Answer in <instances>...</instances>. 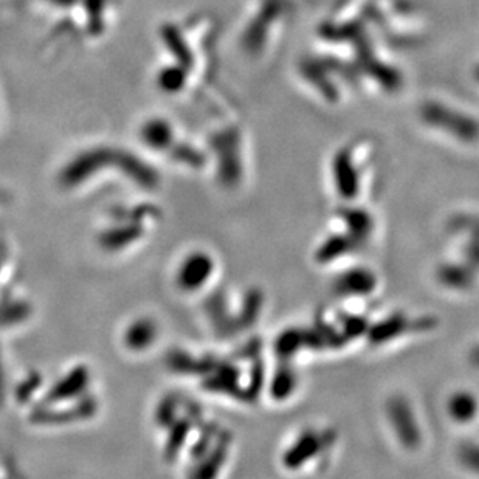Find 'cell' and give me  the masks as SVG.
Listing matches in <instances>:
<instances>
[{
  "instance_id": "obj_6",
  "label": "cell",
  "mask_w": 479,
  "mask_h": 479,
  "mask_svg": "<svg viewBox=\"0 0 479 479\" xmlns=\"http://www.w3.org/2000/svg\"><path fill=\"white\" fill-rule=\"evenodd\" d=\"M444 414L453 427L471 428L479 422V394L470 388H456L445 395Z\"/></svg>"
},
{
  "instance_id": "obj_7",
  "label": "cell",
  "mask_w": 479,
  "mask_h": 479,
  "mask_svg": "<svg viewBox=\"0 0 479 479\" xmlns=\"http://www.w3.org/2000/svg\"><path fill=\"white\" fill-rule=\"evenodd\" d=\"M362 247H364L363 244L352 237L349 233L340 228L337 231H331L329 235L321 239L317 251H315V260L321 266H331V264L343 262L348 257L354 256L357 251L362 250Z\"/></svg>"
},
{
  "instance_id": "obj_10",
  "label": "cell",
  "mask_w": 479,
  "mask_h": 479,
  "mask_svg": "<svg viewBox=\"0 0 479 479\" xmlns=\"http://www.w3.org/2000/svg\"><path fill=\"white\" fill-rule=\"evenodd\" d=\"M467 358H469L470 366L473 368V369H476V371H479V340L469 348Z\"/></svg>"
},
{
  "instance_id": "obj_2",
  "label": "cell",
  "mask_w": 479,
  "mask_h": 479,
  "mask_svg": "<svg viewBox=\"0 0 479 479\" xmlns=\"http://www.w3.org/2000/svg\"><path fill=\"white\" fill-rule=\"evenodd\" d=\"M335 442V431L331 428L309 427L298 434L287 450L286 465L290 469H304L307 464L324 462V459L332 455Z\"/></svg>"
},
{
  "instance_id": "obj_9",
  "label": "cell",
  "mask_w": 479,
  "mask_h": 479,
  "mask_svg": "<svg viewBox=\"0 0 479 479\" xmlns=\"http://www.w3.org/2000/svg\"><path fill=\"white\" fill-rule=\"evenodd\" d=\"M456 461L471 475H479V439L464 440L456 449Z\"/></svg>"
},
{
  "instance_id": "obj_8",
  "label": "cell",
  "mask_w": 479,
  "mask_h": 479,
  "mask_svg": "<svg viewBox=\"0 0 479 479\" xmlns=\"http://www.w3.org/2000/svg\"><path fill=\"white\" fill-rule=\"evenodd\" d=\"M478 273L479 270L462 257L461 262L456 260L439 264L436 275L438 282L444 289L451 290V292H469L476 286Z\"/></svg>"
},
{
  "instance_id": "obj_4",
  "label": "cell",
  "mask_w": 479,
  "mask_h": 479,
  "mask_svg": "<svg viewBox=\"0 0 479 479\" xmlns=\"http://www.w3.org/2000/svg\"><path fill=\"white\" fill-rule=\"evenodd\" d=\"M331 185L337 197L346 204H358L363 195V171L360 165L352 162L349 150H343L332 159L331 163Z\"/></svg>"
},
{
  "instance_id": "obj_3",
  "label": "cell",
  "mask_w": 479,
  "mask_h": 479,
  "mask_svg": "<svg viewBox=\"0 0 479 479\" xmlns=\"http://www.w3.org/2000/svg\"><path fill=\"white\" fill-rule=\"evenodd\" d=\"M380 287V280L371 267L349 266L340 270L332 282V292L343 301L373 298Z\"/></svg>"
},
{
  "instance_id": "obj_5",
  "label": "cell",
  "mask_w": 479,
  "mask_h": 479,
  "mask_svg": "<svg viewBox=\"0 0 479 479\" xmlns=\"http://www.w3.org/2000/svg\"><path fill=\"white\" fill-rule=\"evenodd\" d=\"M416 318L400 311L384 315L379 321H371L366 342L373 346H388L399 342L405 335L419 332L422 326H416Z\"/></svg>"
},
{
  "instance_id": "obj_1",
  "label": "cell",
  "mask_w": 479,
  "mask_h": 479,
  "mask_svg": "<svg viewBox=\"0 0 479 479\" xmlns=\"http://www.w3.org/2000/svg\"><path fill=\"white\" fill-rule=\"evenodd\" d=\"M383 418L391 438L403 451L418 453L425 444V427L414 400L403 393L387 397Z\"/></svg>"
}]
</instances>
